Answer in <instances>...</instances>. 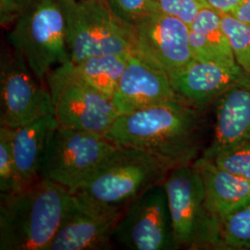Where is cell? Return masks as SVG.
<instances>
[{
  "mask_svg": "<svg viewBox=\"0 0 250 250\" xmlns=\"http://www.w3.org/2000/svg\"><path fill=\"white\" fill-rule=\"evenodd\" d=\"M246 73L238 64L194 59L178 70L168 72V76L172 89L180 99L204 108L214 103Z\"/></svg>",
  "mask_w": 250,
  "mask_h": 250,
  "instance_id": "13",
  "label": "cell"
},
{
  "mask_svg": "<svg viewBox=\"0 0 250 250\" xmlns=\"http://www.w3.org/2000/svg\"><path fill=\"white\" fill-rule=\"evenodd\" d=\"M106 2L117 18L131 27L151 12L159 10L155 0H106Z\"/></svg>",
  "mask_w": 250,
  "mask_h": 250,
  "instance_id": "24",
  "label": "cell"
},
{
  "mask_svg": "<svg viewBox=\"0 0 250 250\" xmlns=\"http://www.w3.org/2000/svg\"><path fill=\"white\" fill-rule=\"evenodd\" d=\"M7 42L43 83L56 67L71 62L59 0H36L10 25Z\"/></svg>",
  "mask_w": 250,
  "mask_h": 250,
  "instance_id": "5",
  "label": "cell"
},
{
  "mask_svg": "<svg viewBox=\"0 0 250 250\" xmlns=\"http://www.w3.org/2000/svg\"><path fill=\"white\" fill-rule=\"evenodd\" d=\"M179 249L224 250L221 221L206 205L201 174L192 163L171 169L162 183Z\"/></svg>",
  "mask_w": 250,
  "mask_h": 250,
  "instance_id": "4",
  "label": "cell"
},
{
  "mask_svg": "<svg viewBox=\"0 0 250 250\" xmlns=\"http://www.w3.org/2000/svg\"><path fill=\"white\" fill-rule=\"evenodd\" d=\"M211 161L224 170L250 182V142L220 152Z\"/></svg>",
  "mask_w": 250,
  "mask_h": 250,
  "instance_id": "23",
  "label": "cell"
},
{
  "mask_svg": "<svg viewBox=\"0 0 250 250\" xmlns=\"http://www.w3.org/2000/svg\"><path fill=\"white\" fill-rule=\"evenodd\" d=\"M132 53L95 56L72 65L83 80L112 99Z\"/></svg>",
  "mask_w": 250,
  "mask_h": 250,
  "instance_id": "19",
  "label": "cell"
},
{
  "mask_svg": "<svg viewBox=\"0 0 250 250\" xmlns=\"http://www.w3.org/2000/svg\"><path fill=\"white\" fill-rule=\"evenodd\" d=\"M133 28L134 51L167 73L194 60L189 41L190 28L180 19L156 10Z\"/></svg>",
  "mask_w": 250,
  "mask_h": 250,
  "instance_id": "11",
  "label": "cell"
},
{
  "mask_svg": "<svg viewBox=\"0 0 250 250\" xmlns=\"http://www.w3.org/2000/svg\"><path fill=\"white\" fill-rule=\"evenodd\" d=\"M158 9L170 16L178 18L190 25L198 12L208 7L206 0H155Z\"/></svg>",
  "mask_w": 250,
  "mask_h": 250,
  "instance_id": "25",
  "label": "cell"
},
{
  "mask_svg": "<svg viewBox=\"0 0 250 250\" xmlns=\"http://www.w3.org/2000/svg\"><path fill=\"white\" fill-rule=\"evenodd\" d=\"M214 104V135L202 155L208 160L227 148L250 142V74L246 73Z\"/></svg>",
  "mask_w": 250,
  "mask_h": 250,
  "instance_id": "14",
  "label": "cell"
},
{
  "mask_svg": "<svg viewBox=\"0 0 250 250\" xmlns=\"http://www.w3.org/2000/svg\"><path fill=\"white\" fill-rule=\"evenodd\" d=\"M49 113L53 106L46 83L7 42L0 60V126L15 129Z\"/></svg>",
  "mask_w": 250,
  "mask_h": 250,
  "instance_id": "9",
  "label": "cell"
},
{
  "mask_svg": "<svg viewBox=\"0 0 250 250\" xmlns=\"http://www.w3.org/2000/svg\"><path fill=\"white\" fill-rule=\"evenodd\" d=\"M203 180L206 205L220 221L250 204V182L199 157L193 162Z\"/></svg>",
  "mask_w": 250,
  "mask_h": 250,
  "instance_id": "17",
  "label": "cell"
},
{
  "mask_svg": "<svg viewBox=\"0 0 250 250\" xmlns=\"http://www.w3.org/2000/svg\"><path fill=\"white\" fill-rule=\"evenodd\" d=\"M232 15L244 22L250 23V0H241Z\"/></svg>",
  "mask_w": 250,
  "mask_h": 250,
  "instance_id": "28",
  "label": "cell"
},
{
  "mask_svg": "<svg viewBox=\"0 0 250 250\" xmlns=\"http://www.w3.org/2000/svg\"><path fill=\"white\" fill-rule=\"evenodd\" d=\"M36 0H0V21L11 25Z\"/></svg>",
  "mask_w": 250,
  "mask_h": 250,
  "instance_id": "26",
  "label": "cell"
},
{
  "mask_svg": "<svg viewBox=\"0 0 250 250\" xmlns=\"http://www.w3.org/2000/svg\"><path fill=\"white\" fill-rule=\"evenodd\" d=\"M72 201L67 188L42 178L0 197V250H47Z\"/></svg>",
  "mask_w": 250,
  "mask_h": 250,
  "instance_id": "3",
  "label": "cell"
},
{
  "mask_svg": "<svg viewBox=\"0 0 250 250\" xmlns=\"http://www.w3.org/2000/svg\"><path fill=\"white\" fill-rule=\"evenodd\" d=\"M224 250H250V204L221 221Z\"/></svg>",
  "mask_w": 250,
  "mask_h": 250,
  "instance_id": "20",
  "label": "cell"
},
{
  "mask_svg": "<svg viewBox=\"0 0 250 250\" xmlns=\"http://www.w3.org/2000/svg\"><path fill=\"white\" fill-rule=\"evenodd\" d=\"M208 5L221 14H232L241 0H206Z\"/></svg>",
  "mask_w": 250,
  "mask_h": 250,
  "instance_id": "27",
  "label": "cell"
},
{
  "mask_svg": "<svg viewBox=\"0 0 250 250\" xmlns=\"http://www.w3.org/2000/svg\"><path fill=\"white\" fill-rule=\"evenodd\" d=\"M71 62L106 54L133 52L134 28L111 12L106 0H59Z\"/></svg>",
  "mask_w": 250,
  "mask_h": 250,
  "instance_id": "6",
  "label": "cell"
},
{
  "mask_svg": "<svg viewBox=\"0 0 250 250\" xmlns=\"http://www.w3.org/2000/svg\"><path fill=\"white\" fill-rule=\"evenodd\" d=\"M12 129L0 126V197L21 190L11 146Z\"/></svg>",
  "mask_w": 250,
  "mask_h": 250,
  "instance_id": "22",
  "label": "cell"
},
{
  "mask_svg": "<svg viewBox=\"0 0 250 250\" xmlns=\"http://www.w3.org/2000/svg\"><path fill=\"white\" fill-rule=\"evenodd\" d=\"M53 113L12 129L11 146L21 189L40 180L43 158L50 137L58 127Z\"/></svg>",
  "mask_w": 250,
  "mask_h": 250,
  "instance_id": "16",
  "label": "cell"
},
{
  "mask_svg": "<svg viewBox=\"0 0 250 250\" xmlns=\"http://www.w3.org/2000/svg\"><path fill=\"white\" fill-rule=\"evenodd\" d=\"M45 83L59 126L104 135L120 116L112 99L83 80L71 62L53 69Z\"/></svg>",
  "mask_w": 250,
  "mask_h": 250,
  "instance_id": "7",
  "label": "cell"
},
{
  "mask_svg": "<svg viewBox=\"0 0 250 250\" xmlns=\"http://www.w3.org/2000/svg\"><path fill=\"white\" fill-rule=\"evenodd\" d=\"M170 169L146 152L118 146L72 194L82 208L98 214L125 211L146 190L161 185Z\"/></svg>",
  "mask_w": 250,
  "mask_h": 250,
  "instance_id": "2",
  "label": "cell"
},
{
  "mask_svg": "<svg viewBox=\"0 0 250 250\" xmlns=\"http://www.w3.org/2000/svg\"><path fill=\"white\" fill-rule=\"evenodd\" d=\"M125 211L93 213L82 208L72 198L70 208L46 250H109Z\"/></svg>",
  "mask_w": 250,
  "mask_h": 250,
  "instance_id": "15",
  "label": "cell"
},
{
  "mask_svg": "<svg viewBox=\"0 0 250 250\" xmlns=\"http://www.w3.org/2000/svg\"><path fill=\"white\" fill-rule=\"evenodd\" d=\"M203 109L170 99L120 115L104 134L112 143L146 152L170 170L192 164L203 147Z\"/></svg>",
  "mask_w": 250,
  "mask_h": 250,
  "instance_id": "1",
  "label": "cell"
},
{
  "mask_svg": "<svg viewBox=\"0 0 250 250\" xmlns=\"http://www.w3.org/2000/svg\"><path fill=\"white\" fill-rule=\"evenodd\" d=\"M175 99L180 98L171 87L168 73L133 51L112 97L119 115Z\"/></svg>",
  "mask_w": 250,
  "mask_h": 250,
  "instance_id": "12",
  "label": "cell"
},
{
  "mask_svg": "<svg viewBox=\"0 0 250 250\" xmlns=\"http://www.w3.org/2000/svg\"><path fill=\"white\" fill-rule=\"evenodd\" d=\"M189 28L190 46L195 60L237 64L224 32L220 12L209 6L203 8Z\"/></svg>",
  "mask_w": 250,
  "mask_h": 250,
  "instance_id": "18",
  "label": "cell"
},
{
  "mask_svg": "<svg viewBox=\"0 0 250 250\" xmlns=\"http://www.w3.org/2000/svg\"><path fill=\"white\" fill-rule=\"evenodd\" d=\"M117 146L102 134L58 125L43 158L40 178L67 188L72 194Z\"/></svg>",
  "mask_w": 250,
  "mask_h": 250,
  "instance_id": "8",
  "label": "cell"
},
{
  "mask_svg": "<svg viewBox=\"0 0 250 250\" xmlns=\"http://www.w3.org/2000/svg\"><path fill=\"white\" fill-rule=\"evenodd\" d=\"M222 24L235 62L244 72L250 74V23L242 21L232 14H222Z\"/></svg>",
  "mask_w": 250,
  "mask_h": 250,
  "instance_id": "21",
  "label": "cell"
},
{
  "mask_svg": "<svg viewBox=\"0 0 250 250\" xmlns=\"http://www.w3.org/2000/svg\"><path fill=\"white\" fill-rule=\"evenodd\" d=\"M114 240L131 250H178L163 185L146 190L127 208Z\"/></svg>",
  "mask_w": 250,
  "mask_h": 250,
  "instance_id": "10",
  "label": "cell"
}]
</instances>
